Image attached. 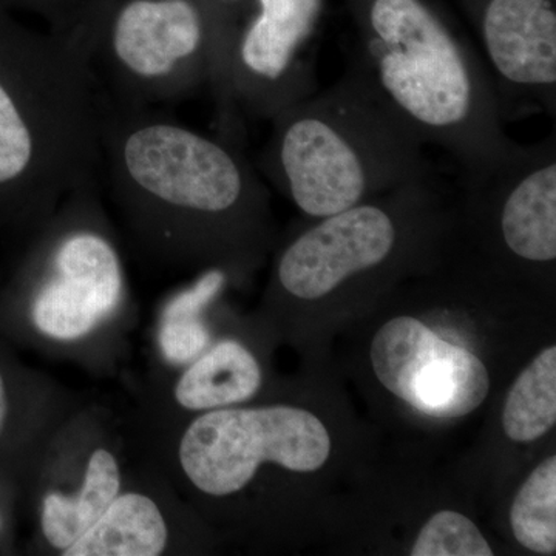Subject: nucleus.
Wrapping results in <instances>:
<instances>
[{"label":"nucleus","mask_w":556,"mask_h":556,"mask_svg":"<svg viewBox=\"0 0 556 556\" xmlns=\"http://www.w3.org/2000/svg\"><path fill=\"white\" fill-rule=\"evenodd\" d=\"M225 283V270H207L192 287L179 292L164 309L160 345L164 357L172 364H189L206 350L211 336L200 316Z\"/></svg>","instance_id":"dca6fc26"},{"label":"nucleus","mask_w":556,"mask_h":556,"mask_svg":"<svg viewBox=\"0 0 556 556\" xmlns=\"http://www.w3.org/2000/svg\"><path fill=\"white\" fill-rule=\"evenodd\" d=\"M371 362L380 383L426 416H466L489 394L484 364L413 317L393 318L379 329Z\"/></svg>","instance_id":"1a4fd4ad"},{"label":"nucleus","mask_w":556,"mask_h":556,"mask_svg":"<svg viewBox=\"0 0 556 556\" xmlns=\"http://www.w3.org/2000/svg\"><path fill=\"white\" fill-rule=\"evenodd\" d=\"M101 167L138 217L161 225H230L258 218L262 174L239 142L149 110L105 101Z\"/></svg>","instance_id":"7ed1b4c3"},{"label":"nucleus","mask_w":556,"mask_h":556,"mask_svg":"<svg viewBox=\"0 0 556 556\" xmlns=\"http://www.w3.org/2000/svg\"><path fill=\"white\" fill-rule=\"evenodd\" d=\"M329 453L321 420L287 405L208 412L190 424L179 445L182 470L212 496L239 492L263 463L309 473L325 466Z\"/></svg>","instance_id":"39448f33"},{"label":"nucleus","mask_w":556,"mask_h":556,"mask_svg":"<svg viewBox=\"0 0 556 556\" xmlns=\"http://www.w3.org/2000/svg\"><path fill=\"white\" fill-rule=\"evenodd\" d=\"M7 415V397L5 387H3V380L0 378V430H2L3 422H5Z\"/></svg>","instance_id":"6ab92c4d"},{"label":"nucleus","mask_w":556,"mask_h":556,"mask_svg":"<svg viewBox=\"0 0 556 556\" xmlns=\"http://www.w3.org/2000/svg\"><path fill=\"white\" fill-rule=\"evenodd\" d=\"M556 422V348L538 354L508 393L504 431L511 441L532 442Z\"/></svg>","instance_id":"2eb2a0df"},{"label":"nucleus","mask_w":556,"mask_h":556,"mask_svg":"<svg viewBox=\"0 0 556 556\" xmlns=\"http://www.w3.org/2000/svg\"><path fill=\"white\" fill-rule=\"evenodd\" d=\"M262 386V369L251 353L233 340L218 343L178 380L175 397L192 412L228 407L249 401Z\"/></svg>","instance_id":"ddd939ff"},{"label":"nucleus","mask_w":556,"mask_h":556,"mask_svg":"<svg viewBox=\"0 0 556 556\" xmlns=\"http://www.w3.org/2000/svg\"><path fill=\"white\" fill-rule=\"evenodd\" d=\"M233 51L232 89L241 113L273 119L317 91L314 43L325 0H255Z\"/></svg>","instance_id":"0eeeda50"},{"label":"nucleus","mask_w":556,"mask_h":556,"mask_svg":"<svg viewBox=\"0 0 556 556\" xmlns=\"http://www.w3.org/2000/svg\"><path fill=\"white\" fill-rule=\"evenodd\" d=\"M89 58L105 101L149 110L211 83V39L197 0H129L73 39Z\"/></svg>","instance_id":"20e7f679"},{"label":"nucleus","mask_w":556,"mask_h":556,"mask_svg":"<svg viewBox=\"0 0 556 556\" xmlns=\"http://www.w3.org/2000/svg\"><path fill=\"white\" fill-rule=\"evenodd\" d=\"M471 197L495 208L501 243L530 265L556 258V135L517 144L492 169L460 175Z\"/></svg>","instance_id":"9d476101"},{"label":"nucleus","mask_w":556,"mask_h":556,"mask_svg":"<svg viewBox=\"0 0 556 556\" xmlns=\"http://www.w3.org/2000/svg\"><path fill=\"white\" fill-rule=\"evenodd\" d=\"M510 525L518 543L540 555L556 552V456L532 471L515 497Z\"/></svg>","instance_id":"f3484780"},{"label":"nucleus","mask_w":556,"mask_h":556,"mask_svg":"<svg viewBox=\"0 0 556 556\" xmlns=\"http://www.w3.org/2000/svg\"><path fill=\"white\" fill-rule=\"evenodd\" d=\"M118 463L108 450L91 455L78 495L50 493L43 501L42 530L51 546L67 551L119 495Z\"/></svg>","instance_id":"4468645a"},{"label":"nucleus","mask_w":556,"mask_h":556,"mask_svg":"<svg viewBox=\"0 0 556 556\" xmlns=\"http://www.w3.org/2000/svg\"><path fill=\"white\" fill-rule=\"evenodd\" d=\"M257 169L300 212L324 218L433 178L424 144L350 58L343 75L278 112Z\"/></svg>","instance_id":"f03ea898"},{"label":"nucleus","mask_w":556,"mask_h":556,"mask_svg":"<svg viewBox=\"0 0 556 556\" xmlns=\"http://www.w3.org/2000/svg\"><path fill=\"white\" fill-rule=\"evenodd\" d=\"M167 544V527L150 497L118 495L98 521L64 551L65 556H156Z\"/></svg>","instance_id":"f8f14e48"},{"label":"nucleus","mask_w":556,"mask_h":556,"mask_svg":"<svg viewBox=\"0 0 556 556\" xmlns=\"http://www.w3.org/2000/svg\"><path fill=\"white\" fill-rule=\"evenodd\" d=\"M431 179L412 182L329 215L288 244L277 265L280 287L292 298L318 300L353 278L375 273L396 257L405 225L433 199Z\"/></svg>","instance_id":"423d86ee"},{"label":"nucleus","mask_w":556,"mask_h":556,"mask_svg":"<svg viewBox=\"0 0 556 556\" xmlns=\"http://www.w3.org/2000/svg\"><path fill=\"white\" fill-rule=\"evenodd\" d=\"M504 121L556 115V0H459Z\"/></svg>","instance_id":"6e6552de"},{"label":"nucleus","mask_w":556,"mask_h":556,"mask_svg":"<svg viewBox=\"0 0 556 556\" xmlns=\"http://www.w3.org/2000/svg\"><path fill=\"white\" fill-rule=\"evenodd\" d=\"M123 270L115 248L101 233L76 229L51 252V276L40 289L33 318L58 340L83 338L118 305Z\"/></svg>","instance_id":"9b49d317"},{"label":"nucleus","mask_w":556,"mask_h":556,"mask_svg":"<svg viewBox=\"0 0 556 556\" xmlns=\"http://www.w3.org/2000/svg\"><path fill=\"white\" fill-rule=\"evenodd\" d=\"M413 556H492L477 526L457 511H439L420 530Z\"/></svg>","instance_id":"a211bd4d"},{"label":"nucleus","mask_w":556,"mask_h":556,"mask_svg":"<svg viewBox=\"0 0 556 556\" xmlns=\"http://www.w3.org/2000/svg\"><path fill=\"white\" fill-rule=\"evenodd\" d=\"M351 58L424 146L455 159L460 175L495 167L518 142L504 130L492 76L439 0H343Z\"/></svg>","instance_id":"f257e3e1"}]
</instances>
